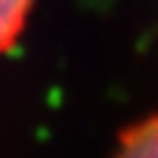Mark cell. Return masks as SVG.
Wrapping results in <instances>:
<instances>
[{
    "mask_svg": "<svg viewBox=\"0 0 158 158\" xmlns=\"http://www.w3.org/2000/svg\"><path fill=\"white\" fill-rule=\"evenodd\" d=\"M111 158H158V113L122 129Z\"/></svg>",
    "mask_w": 158,
    "mask_h": 158,
    "instance_id": "cell-1",
    "label": "cell"
},
{
    "mask_svg": "<svg viewBox=\"0 0 158 158\" xmlns=\"http://www.w3.org/2000/svg\"><path fill=\"white\" fill-rule=\"evenodd\" d=\"M34 0H0V56L7 54L23 36Z\"/></svg>",
    "mask_w": 158,
    "mask_h": 158,
    "instance_id": "cell-2",
    "label": "cell"
}]
</instances>
